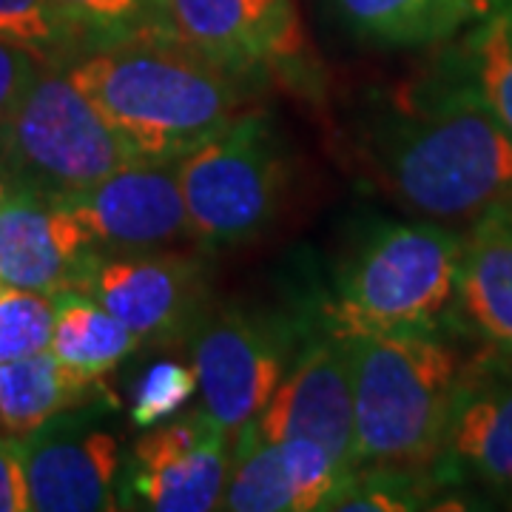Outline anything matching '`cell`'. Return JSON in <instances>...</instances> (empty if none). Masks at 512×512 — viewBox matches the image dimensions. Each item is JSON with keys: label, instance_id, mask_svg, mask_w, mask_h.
<instances>
[{"label": "cell", "instance_id": "obj_19", "mask_svg": "<svg viewBox=\"0 0 512 512\" xmlns=\"http://www.w3.org/2000/svg\"><path fill=\"white\" fill-rule=\"evenodd\" d=\"M350 35L384 46H436L476 23L473 0H328Z\"/></svg>", "mask_w": 512, "mask_h": 512}, {"label": "cell", "instance_id": "obj_7", "mask_svg": "<svg viewBox=\"0 0 512 512\" xmlns=\"http://www.w3.org/2000/svg\"><path fill=\"white\" fill-rule=\"evenodd\" d=\"M293 333L274 316L217 308L205 311L191 330V367L197 373L202 410L237 433L254 421L293 359Z\"/></svg>", "mask_w": 512, "mask_h": 512}, {"label": "cell", "instance_id": "obj_21", "mask_svg": "<svg viewBox=\"0 0 512 512\" xmlns=\"http://www.w3.org/2000/svg\"><path fill=\"white\" fill-rule=\"evenodd\" d=\"M72 52H89L146 32H171L160 0H49Z\"/></svg>", "mask_w": 512, "mask_h": 512}, {"label": "cell", "instance_id": "obj_12", "mask_svg": "<svg viewBox=\"0 0 512 512\" xmlns=\"http://www.w3.org/2000/svg\"><path fill=\"white\" fill-rule=\"evenodd\" d=\"M160 9L171 35L242 80L285 69L305 52L293 0H160Z\"/></svg>", "mask_w": 512, "mask_h": 512}, {"label": "cell", "instance_id": "obj_22", "mask_svg": "<svg viewBox=\"0 0 512 512\" xmlns=\"http://www.w3.org/2000/svg\"><path fill=\"white\" fill-rule=\"evenodd\" d=\"M433 493H439L430 470L416 467H384V464H362L353 467L339 481L336 493L330 495L325 510L353 512H404L427 507Z\"/></svg>", "mask_w": 512, "mask_h": 512}, {"label": "cell", "instance_id": "obj_3", "mask_svg": "<svg viewBox=\"0 0 512 512\" xmlns=\"http://www.w3.org/2000/svg\"><path fill=\"white\" fill-rule=\"evenodd\" d=\"M353 379V467L430 470L464 362L441 328L345 336Z\"/></svg>", "mask_w": 512, "mask_h": 512}, {"label": "cell", "instance_id": "obj_4", "mask_svg": "<svg viewBox=\"0 0 512 512\" xmlns=\"http://www.w3.org/2000/svg\"><path fill=\"white\" fill-rule=\"evenodd\" d=\"M464 234L436 220H387L336 274L325 325L339 336L441 328L456 316Z\"/></svg>", "mask_w": 512, "mask_h": 512}, {"label": "cell", "instance_id": "obj_29", "mask_svg": "<svg viewBox=\"0 0 512 512\" xmlns=\"http://www.w3.org/2000/svg\"><path fill=\"white\" fill-rule=\"evenodd\" d=\"M512 0H473V6H476L478 20L484 18V15H490V12H498V9H504V6H510Z\"/></svg>", "mask_w": 512, "mask_h": 512}, {"label": "cell", "instance_id": "obj_11", "mask_svg": "<svg viewBox=\"0 0 512 512\" xmlns=\"http://www.w3.org/2000/svg\"><path fill=\"white\" fill-rule=\"evenodd\" d=\"M103 256L69 194L15 188L0 211V279L6 288L57 293L83 288Z\"/></svg>", "mask_w": 512, "mask_h": 512}, {"label": "cell", "instance_id": "obj_31", "mask_svg": "<svg viewBox=\"0 0 512 512\" xmlns=\"http://www.w3.org/2000/svg\"><path fill=\"white\" fill-rule=\"evenodd\" d=\"M6 291V285H3V279H0V293Z\"/></svg>", "mask_w": 512, "mask_h": 512}, {"label": "cell", "instance_id": "obj_17", "mask_svg": "<svg viewBox=\"0 0 512 512\" xmlns=\"http://www.w3.org/2000/svg\"><path fill=\"white\" fill-rule=\"evenodd\" d=\"M456 316L484 348L512 356V205L487 211L464 234Z\"/></svg>", "mask_w": 512, "mask_h": 512}, {"label": "cell", "instance_id": "obj_28", "mask_svg": "<svg viewBox=\"0 0 512 512\" xmlns=\"http://www.w3.org/2000/svg\"><path fill=\"white\" fill-rule=\"evenodd\" d=\"M32 510L23 444L15 436H0V512Z\"/></svg>", "mask_w": 512, "mask_h": 512}, {"label": "cell", "instance_id": "obj_23", "mask_svg": "<svg viewBox=\"0 0 512 512\" xmlns=\"http://www.w3.org/2000/svg\"><path fill=\"white\" fill-rule=\"evenodd\" d=\"M461 55L484 100L512 134V3L473 23Z\"/></svg>", "mask_w": 512, "mask_h": 512}, {"label": "cell", "instance_id": "obj_10", "mask_svg": "<svg viewBox=\"0 0 512 512\" xmlns=\"http://www.w3.org/2000/svg\"><path fill=\"white\" fill-rule=\"evenodd\" d=\"M254 424L265 441H316L345 473H350L353 379L348 339L333 333L328 325L322 333L308 336Z\"/></svg>", "mask_w": 512, "mask_h": 512}, {"label": "cell", "instance_id": "obj_18", "mask_svg": "<svg viewBox=\"0 0 512 512\" xmlns=\"http://www.w3.org/2000/svg\"><path fill=\"white\" fill-rule=\"evenodd\" d=\"M103 393V382L80 376L52 350L0 362V430L23 439L57 416Z\"/></svg>", "mask_w": 512, "mask_h": 512}, {"label": "cell", "instance_id": "obj_30", "mask_svg": "<svg viewBox=\"0 0 512 512\" xmlns=\"http://www.w3.org/2000/svg\"><path fill=\"white\" fill-rule=\"evenodd\" d=\"M12 191H15V185H12V180H9V177H6V171L0 168V211H3L6 200L12 197Z\"/></svg>", "mask_w": 512, "mask_h": 512}, {"label": "cell", "instance_id": "obj_8", "mask_svg": "<svg viewBox=\"0 0 512 512\" xmlns=\"http://www.w3.org/2000/svg\"><path fill=\"white\" fill-rule=\"evenodd\" d=\"M231 433L202 407L143 430L120 470V510H220Z\"/></svg>", "mask_w": 512, "mask_h": 512}, {"label": "cell", "instance_id": "obj_14", "mask_svg": "<svg viewBox=\"0 0 512 512\" xmlns=\"http://www.w3.org/2000/svg\"><path fill=\"white\" fill-rule=\"evenodd\" d=\"M100 251H157L191 237L180 160L137 157L92 188L69 194Z\"/></svg>", "mask_w": 512, "mask_h": 512}, {"label": "cell", "instance_id": "obj_20", "mask_svg": "<svg viewBox=\"0 0 512 512\" xmlns=\"http://www.w3.org/2000/svg\"><path fill=\"white\" fill-rule=\"evenodd\" d=\"M55 328L49 350L66 367L103 382L123 359L140 348V336L80 288L52 293Z\"/></svg>", "mask_w": 512, "mask_h": 512}, {"label": "cell", "instance_id": "obj_9", "mask_svg": "<svg viewBox=\"0 0 512 512\" xmlns=\"http://www.w3.org/2000/svg\"><path fill=\"white\" fill-rule=\"evenodd\" d=\"M439 490H481L512 507V356L490 350L464 362L439 456Z\"/></svg>", "mask_w": 512, "mask_h": 512}, {"label": "cell", "instance_id": "obj_1", "mask_svg": "<svg viewBox=\"0 0 512 512\" xmlns=\"http://www.w3.org/2000/svg\"><path fill=\"white\" fill-rule=\"evenodd\" d=\"M362 160L384 194L421 220L473 225L512 205V134L461 49L373 111Z\"/></svg>", "mask_w": 512, "mask_h": 512}, {"label": "cell", "instance_id": "obj_25", "mask_svg": "<svg viewBox=\"0 0 512 512\" xmlns=\"http://www.w3.org/2000/svg\"><path fill=\"white\" fill-rule=\"evenodd\" d=\"M197 390L200 382L194 367L171 359L148 365L131 384V404H128L131 424L137 430H148L174 419Z\"/></svg>", "mask_w": 512, "mask_h": 512}, {"label": "cell", "instance_id": "obj_26", "mask_svg": "<svg viewBox=\"0 0 512 512\" xmlns=\"http://www.w3.org/2000/svg\"><path fill=\"white\" fill-rule=\"evenodd\" d=\"M0 37L26 46L46 63H63L72 52L49 0H0Z\"/></svg>", "mask_w": 512, "mask_h": 512}, {"label": "cell", "instance_id": "obj_2", "mask_svg": "<svg viewBox=\"0 0 512 512\" xmlns=\"http://www.w3.org/2000/svg\"><path fill=\"white\" fill-rule=\"evenodd\" d=\"M66 72L143 157L180 160L231 126L245 106V80L171 32L89 49Z\"/></svg>", "mask_w": 512, "mask_h": 512}, {"label": "cell", "instance_id": "obj_16", "mask_svg": "<svg viewBox=\"0 0 512 512\" xmlns=\"http://www.w3.org/2000/svg\"><path fill=\"white\" fill-rule=\"evenodd\" d=\"M348 476L316 441H265L254 421L239 427L220 510L311 512L325 510L339 481Z\"/></svg>", "mask_w": 512, "mask_h": 512}, {"label": "cell", "instance_id": "obj_15", "mask_svg": "<svg viewBox=\"0 0 512 512\" xmlns=\"http://www.w3.org/2000/svg\"><path fill=\"white\" fill-rule=\"evenodd\" d=\"M32 510H120V441L72 410L20 439Z\"/></svg>", "mask_w": 512, "mask_h": 512}, {"label": "cell", "instance_id": "obj_24", "mask_svg": "<svg viewBox=\"0 0 512 512\" xmlns=\"http://www.w3.org/2000/svg\"><path fill=\"white\" fill-rule=\"evenodd\" d=\"M55 328L52 293L6 288L0 293V362L49 348Z\"/></svg>", "mask_w": 512, "mask_h": 512}, {"label": "cell", "instance_id": "obj_5", "mask_svg": "<svg viewBox=\"0 0 512 512\" xmlns=\"http://www.w3.org/2000/svg\"><path fill=\"white\" fill-rule=\"evenodd\" d=\"M143 157L66 72L43 63L0 123V168L15 188L80 194Z\"/></svg>", "mask_w": 512, "mask_h": 512}, {"label": "cell", "instance_id": "obj_6", "mask_svg": "<svg viewBox=\"0 0 512 512\" xmlns=\"http://www.w3.org/2000/svg\"><path fill=\"white\" fill-rule=\"evenodd\" d=\"M180 185L191 237L202 245L231 248L265 234L291 185L288 157L268 114L242 111L180 157Z\"/></svg>", "mask_w": 512, "mask_h": 512}, {"label": "cell", "instance_id": "obj_13", "mask_svg": "<svg viewBox=\"0 0 512 512\" xmlns=\"http://www.w3.org/2000/svg\"><path fill=\"white\" fill-rule=\"evenodd\" d=\"M80 291L92 293L140 342L191 336L205 313V271L194 256L174 251L100 256Z\"/></svg>", "mask_w": 512, "mask_h": 512}, {"label": "cell", "instance_id": "obj_27", "mask_svg": "<svg viewBox=\"0 0 512 512\" xmlns=\"http://www.w3.org/2000/svg\"><path fill=\"white\" fill-rule=\"evenodd\" d=\"M46 60H40L26 46L0 37V123L20 103Z\"/></svg>", "mask_w": 512, "mask_h": 512}]
</instances>
